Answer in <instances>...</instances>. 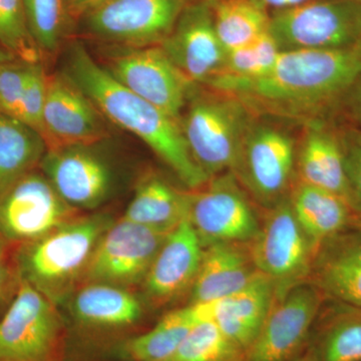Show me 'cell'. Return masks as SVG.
Segmentation results:
<instances>
[{"instance_id": "cell-1", "label": "cell", "mask_w": 361, "mask_h": 361, "mask_svg": "<svg viewBox=\"0 0 361 361\" xmlns=\"http://www.w3.org/2000/svg\"><path fill=\"white\" fill-rule=\"evenodd\" d=\"M360 78V44L330 51H281L261 75H218L204 85L237 97L253 114L313 120L348 94Z\"/></svg>"}, {"instance_id": "cell-2", "label": "cell", "mask_w": 361, "mask_h": 361, "mask_svg": "<svg viewBox=\"0 0 361 361\" xmlns=\"http://www.w3.org/2000/svg\"><path fill=\"white\" fill-rule=\"evenodd\" d=\"M66 63L63 73L104 118L139 137L190 191L210 180L190 153L180 120L123 87L82 44L71 47Z\"/></svg>"}, {"instance_id": "cell-3", "label": "cell", "mask_w": 361, "mask_h": 361, "mask_svg": "<svg viewBox=\"0 0 361 361\" xmlns=\"http://www.w3.org/2000/svg\"><path fill=\"white\" fill-rule=\"evenodd\" d=\"M113 222L104 214L78 216L47 236L16 247L13 258L20 281L54 303L61 300L84 280L97 243Z\"/></svg>"}, {"instance_id": "cell-4", "label": "cell", "mask_w": 361, "mask_h": 361, "mask_svg": "<svg viewBox=\"0 0 361 361\" xmlns=\"http://www.w3.org/2000/svg\"><path fill=\"white\" fill-rule=\"evenodd\" d=\"M189 101L180 126L194 161L210 179L233 172L253 113L237 97L218 90Z\"/></svg>"}, {"instance_id": "cell-5", "label": "cell", "mask_w": 361, "mask_h": 361, "mask_svg": "<svg viewBox=\"0 0 361 361\" xmlns=\"http://www.w3.org/2000/svg\"><path fill=\"white\" fill-rule=\"evenodd\" d=\"M269 33L280 51L351 49L361 42L360 0H311L270 14Z\"/></svg>"}, {"instance_id": "cell-6", "label": "cell", "mask_w": 361, "mask_h": 361, "mask_svg": "<svg viewBox=\"0 0 361 361\" xmlns=\"http://www.w3.org/2000/svg\"><path fill=\"white\" fill-rule=\"evenodd\" d=\"M249 248L259 272L274 283L276 296L308 282L316 247L297 221L288 197L266 209Z\"/></svg>"}, {"instance_id": "cell-7", "label": "cell", "mask_w": 361, "mask_h": 361, "mask_svg": "<svg viewBox=\"0 0 361 361\" xmlns=\"http://www.w3.org/2000/svg\"><path fill=\"white\" fill-rule=\"evenodd\" d=\"M261 219L232 172L215 176L190 191L188 220L204 248L217 243H250L260 230Z\"/></svg>"}, {"instance_id": "cell-8", "label": "cell", "mask_w": 361, "mask_h": 361, "mask_svg": "<svg viewBox=\"0 0 361 361\" xmlns=\"http://www.w3.org/2000/svg\"><path fill=\"white\" fill-rule=\"evenodd\" d=\"M78 214L42 173L32 171L0 193V237L16 248L47 236Z\"/></svg>"}, {"instance_id": "cell-9", "label": "cell", "mask_w": 361, "mask_h": 361, "mask_svg": "<svg viewBox=\"0 0 361 361\" xmlns=\"http://www.w3.org/2000/svg\"><path fill=\"white\" fill-rule=\"evenodd\" d=\"M296 145L286 132L252 123L233 174L264 209L288 197L295 176Z\"/></svg>"}, {"instance_id": "cell-10", "label": "cell", "mask_w": 361, "mask_h": 361, "mask_svg": "<svg viewBox=\"0 0 361 361\" xmlns=\"http://www.w3.org/2000/svg\"><path fill=\"white\" fill-rule=\"evenodd\" d=\"M61 334L56 303L20 281L0 319V361H54Z\"/></svg>"}, {"instance_id": "cell-11", "label": "cell", "mask_w": 361, "mask_h": 361, "mask_svg": "<svg viewBox=\"0 0 361 361\" xmlns=\"http://www.w3.org/2000/svg\"><path fill=\"white\" fill-rule=\"evenodd\" d=\"M325 297L310 283L296 285L275 297L246 361H291L303 351Z\"/></svg>"}, {"instance_id": "cell-12", "label": "cell", "mask_w": 361, "mask_h": 361, "mask_svg": "<svg viewBox=\"0 0 361 361\" xmlns=\"http://www.w3.org/2000/svg\"><path fill=\"white\" fill-rule=\"evenodd\" d=\"M189 0H111L85 16L89 32L104 40L145 47L160 45Z\"/></svg>"}, {"instance_id": "cell-13", "label": "cell", "mask_w": 361, "mask_h": 361, "mask_svg": "<svg viewBox=\"0 0 361 361\" xmlns=\"http://www.w3.org/2000/svg\"><path fill=\"white\" fill-rule=\"evenodd\" d=\"M167 235L121 218L97 243L84 280L125 288L142 284Z\"/></svg>"}, {"instance_id": "cell-14", "label": "cell", "mask_w": 361, "mask_h": 361, "mask_svg": "<svg viewBox=\"0 0 361 361\" xmlns=\"http://www.w3.org/2000/svg\"><path fill=\"white\" fill-rule=\"evenodd\" d=\"M106 68L123 87L177 120L193 96L195 84L180 73L161 45L130 47L111 59Z\"/></svg>"}, {"instance_id": "cell-15", "label": "cell", "mask_w": 361, "mask_h": 361, "mask_svg": "<svg viewBox=\"0 0 361 361\" xmlns=\"http://www.w3.org/2000/svg\"><path fill=\"white\" fill-rule=\"evenodd\" d=\"M39 166L59 196L75 210L103 205L113 191V171L90 146L47 149Z\"/></svg>"}, {"instance_id": "cell-16", "label": "cell", "mask_w": 361, "mask_h": 361, "mask_svg": "<svg viewBox=\"0 0 361 361\" xmlns=\"http://www.w3.org/2000/svg\"><path fill=\"white\" fill-rule=\"evenodd\" d=\"M42 135L47 149L92 146L106 135L103 115L65 73L47 78Z\"/></svg>"}, {"instance_id": "cell-17", "label": "cell", "mask_w": 361, "mask_h": 361, "mask_svg": "<svg viewBox=\"0 0 361 361\" xmlns=\"http://www.w3.org/2000/svg\"><path fill=\"white\" fill-rule=\"evenodd\" d=\"M160 45L195 85H204L224 70L226 51L216 32L210 4H188L172 33Z\"/></svg>"}, {"instance_id": "cell-18", "label": "cell", "mask_w": 361, "mask_h": 361, "mask_svg": "<svg viewBox=\"0 0 361 361\" xmlns=\"http://www.w3.org/2000/svg\"><path fill=\"white\" fill-rule=\"evenodd\" d=\"M204 246L188 218L161 244L144 282L147 298L165 304L191 290L200 267Z\"/></svg>"}, {"instance_id": "cell-19", "label": "cell", "mask_w": 361, "mask_h": 361, "mask_svg": "<svg viewBox=\"0 0 361 361\" xmlns=\"http://www.w3.org/2000/svg\"><path fill=\"white\" fill-rule=\"evenodd\" d=\"M308 282L325 299L361 307V225L337 233L317 247Z\"/></svg>"}, {"instance_id": "cell-20", "label": "cell", "mask_w": 361, "mask_h": 361, "mask_svg": "<svg viewBox=\"0 0 361 361\" xmlns=\"http://www.w3.org/2000/svg\"><path fill=\"white\" fill-rule=\"evenodd\" d=\"M295 176L299 182L341 197L358 216L338 135L319 123H310L296 149Z\"/></svg>"}, {"instance_id": "cell-21", "label": "cell", "mask_w": 361, "mask_h": 361, "mask_svg": "<svg viewBox=\"0 0 361 361\" xmlns=\"http://www.w3.org/2000/svg\"><path fill=\"white\" fill-rule=\"evenodd\" d=\"M249 243H217L204 248L190 290V303L211 302L231 295L257 276Z\"/></svg>"}, {"instance_id": "cell-22", "label": "cell", "mask_w": 361, "mask_h": 361, "mask_svg": "<svg viewBox=\"0 0 361 361\" xmlns=\"http://www.w3.org/2000/svg\"><path fill=\"white\" fill-rule=\"evenodd\" d=\"M276 297L272 280L262 273L231 295L216 301L213 322L245 353L257 337Z\"/></svg>"}, {"instance_id": "cell-23", "label": "cell", "mask_w": 361, "mask_h": 361, "mask_svg": "<svg viewBox=\"0 0 361 361\" xmlns=\"http://www.w3.org/2000/svg\"><path fill=\"white\" fill-rule=\"evenodd\" d=\"M292 211L316 249L337 233L361 225L343 199L326 190L294 180L288 195Z\"/></svg>"}, {"instance_id": "cell-24", "label": "cell", "mask_w": 361, "mask_h": 361, "mask_svg": "<svg viewBox=\"0 0 361 361\" xmlns=\"http://www.w3.org/2000/svg\"><path fill=\"white\" fill-rule=\"evenodd\" d=\"M216 301L190 303L170 311L149 331L126 342L123 357L130 361H167L196 325L213 320Z\"/></svg>"}, {"instance_id": "cell-25", "label": "cell", "mask_w": 361, "mask_h": 361, "mask_svg": "<svg viewBox=\"0 0 361 361\" xmlns=\"http://www.w3.org/2000/svg\"><path fill=\"white\" fill-rule=\"evenodd\" d=\"M71 312L85 326L118 329L141 319L142 304L128 288L99 282H87L75 292Z\"/></svg>"}, {"instance_id": "cell-26", "label": "cell", "mask_w": 361, "mask_h": 361, "mask_svg": "<svg viewBox=\"0 0 361 361\" xmlns=\"http://www.w3.org/2000/svg\"><path fill=\"white\" fill-rule=\"evenodd\" d=\"M310 348L317 361L361 360V307L325 299Z\"/></svg>"}, {"instance_id": "cell-27", "label": "cell", "mask_w": 361, "mask_h": 361, "mask_svg": "<svg viewBox=\"0 0 361 361\" xmlns=\"http://www.w3.org/2000/svg\"><path fill=\"white\" fill-rule=\"evenodd\" d=\"M190 191L183 192L156 175L139 183L123 218L169 234L189 215Z\"/></svg>"}, {"instance_id": "cell-28", "label": "cell", "mask_w": 361, "mask_h": 361, "mask_svg": "<svg viewBox=\"0 0 361 361\" xmlns=\"http://www.w3.org/2000/svg\"><path fill=\"white\" fill-rule=\"evenodd\" d=\"M47 149L37 130L14 116L0 113V193L35 171Z\"/></svg>"}, {"instance_id": "cell-29", "label": "cell", "mask_w": 361, "mask_h": 361, "mask_svg": "<svg viewBox=\"0 0 361 361\" xmlns=\"http://www.w3.org/2000/svg\"><path fill=\"white\" fill-rule=\"evenodd\" d=\"M210 6L216 32L226 52L269 32L270 13L253 0H216Z\"/></svg>"}, {"instance_id": "cell-30", "label": "cell", "mask_w": 361, "mask_h": 361, "mask_svg": "<svg viewBox=\"0 0 361 361\" xmlns=\"http://www.w3.org/2000/svg\"><path fill=\"white\" fill-rule=\"evenodd\" d=\"M167 361H246V353L207 320L190 331Z\"/></svg>"}, {"instance_id": "cell-31", "label": "cell", "mask_w": 361, "mask_h": 361, "mask_svg": "<svg viewBox=\"0 0 361 361\" xmlns=\"http://www.w3.org/2000/svg\"><path fill=\"white\" fill-rule=\"evenodd\" d=\"M0 47L21 61L40 63L42 51L28 28L23 0H0Z\"/></svg>"}, {"instance_id": "cell-32", "label": "cell", "mask_w": 361, "mask_h": 361, "mask_svg": "<svg viewBox=\"0 0 361 361\" xmlns=\"http://www.w3.org/2000/svg\"><path fill=\"white\" fill-rule=\"evenodd\" d=\"M28 28L40 51L58 49L68 13L66 0H23Z\"/></svg>"}, {"instance_id": "cell-33", "label": "cell", "mask_w": 361, "mask_h": 361, "mask_svg": "<svg viewBox=\"0 0 361 361\" xmlns=\"http://www.w3.org/2000/svg\"><path fill=\"white\" fill-rule=\"evenodd\" d=\"M280 51L270 33H266L250 44L226 52L224 70L219 75L256 77L269 70Z\"/></svg>"}, {"instance_id": "cell-34", "label": "cell", "mask_w": 361, "mask_h": 361, "mask_svg": "<svg viewBox=\"0 0 361 361\" xmlns=\"http://www.w3.org/2000/svg\"><path fill=\"white\" fill-rule=\"evenodd\" d=\"M47 75L42 63H32L16 118L42 135L47 92Z\"/></svg>"}, {"instance_id": "cell-35", "label": "cell", "mask_w": 361, "mask_h": 361, "mask_svg": "<svg viewBox=\"0 0 361 361\" xmlns=\"http://www.w3.org/2000/svg\"><path fill=\"white\" fill-rule=\"evenodd\" d=\"M30 65L20 59L0 65V113L18 116Z\"/></svg>"}, {"instance_id": "cell-36", "label": "cell", "mask_w": 361, "mask_h": 361, "mask_svg": "<svg viewBox=\"0 0 361 361\" xmlns=\"http://www.w3.org/2000/svg\"><path fill=\"white\" fill-rule=\"evenodd\" d=\"M338 135L346 177L355 200L356 212L361 218V132L349 130Z\"/></svg>"}, {"instance_id": "cell-37", "label": "cell", "mask_w": 361, "mask_h": 361, "mask_svg": "<svg viewBox=\"0 0 361 361\" xmlns=\"http://www.w3.org/2000/svg\"><path fill=\"white\" fill-rule=\"evenodd\" d=\"M11 249L13 247L0 237V310L9 305L20 283Z\"/></svg>"}, {"instance_id": "cell-38", "label": "cell", "mask_w": 361, "mask_h": 361, "mask_svg": "<svg viewBox=\"0 0 361 361\" xmlns=\"http://www.w3.org/2000/svg\"><path fill=\"white\" fill-rule=\"evenodd\" d=\"M109 1L111 0H66V13L70 18L80 20Z\"/></svg>"}, {"instance_id": "cell-39", "label": "cell", "mask_w": 361, "mask_h": 361, "mask_svg": "<svg viewBox=\"0 0 361 361\" xmlns=\"http://www.w3.org/2000/svg\"><path fill=\"white\" fill-rule=\"evenodd\" d=\"M259 6H262L268 13H273L276 11H285V9L293 8L301 6L311 0H253Z\"/></svg>"}, {"instance_id": "cell-40", "label": "cell", "mask_w": 361, "mask_h": 361, "mask_svg": "<svg viewBox=\"0 0 361 361\" xmlns=\"http://www.w3.org/2000/svg\"><path fill=\"white\" fill-rule=\"evenodd\" d=\"M349 92L353 94L351 108H353V116L361 126V78L355 82L353 89L349 90Z\"/></svg>"}, {"instance_id": "cell-41", "label": "cell", "mask_w": 361, "mask_h": 361, "mask_svg": "<svg viewBox=\"0 0 361 361\" xmlns=\"http://www.w3.org/2000/svg\"><path fill=\"white\" fill-rule=\"evenodd\" d=\"M291 361H317V358L313 351L311 350L310 348H307V350L302 351L300 355H297L294 360Z\"/></svg>"}, {"instance_id": "cell-42", "label": "cell", "mask_w": 361, "mask_h": 361, "mask_svg": "<svg viewBox=\"0 0 361 361\" xmlns=\"http://www.w3.org/2000/svg\"><path fill=\"white\" fill-rule=\"evenodd\" d=\"M13 59H18L14 58L13 54H11V52L7 51L6 49L0 47V65L6 63V61H13Z\"/></svg>"}, {"instance_id": "cell-43", "label": "cell", "mask_w": 361, "mask_h": 361, "mask_svg": "<svg viewBox=\"0 0 361 361\" xmlns=\"http://www.w3.org/2000/svg\"><path fill=\"white\" fill-rule=\"evenodd\" d=\"M190 4H194V2H201V4H211L215 2L216 0H189Z\"/></svg>"}, {"instance_id": "cell-44", "label": "cell", "mask_w": 361, "mask_h": 361, "mask_svg": "<svg viewBox=\"0 0 361 361\" xmlns=\"http://www.w3.org/2000/svg\"><path fill=\"white\" fill-rule=\"evenodd\" d=\"M360 47H361V42H360Z\"/></svg>"}, {"instance_id": "cell-45", "label": "cell", "mask_w": 361, "mask_h": 361, "mask_svg": "<svg viewBox=\"0 0 361 361\" xmlns=\"http://www.w3.org/2000/svg\"><path fill=\"white\" fill-rule=\"evenodd\" d=\"M360 1L361 2V0H360Z\"/></svg>"}, {"instance_id": "cell-46", "label": "cell", "mask_w": 361, "mask_h": 361, "mask_svg": "<svg viewBox=\"0 0 361 361\" xmlns=\"http://www.w3.org/2000/svg\"><path fill=\"white\" fill-rule=\"evenodd\" d=\"M361 361V360H360Z\"/></svg>"}]
</instances>
